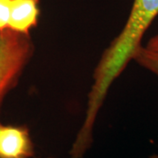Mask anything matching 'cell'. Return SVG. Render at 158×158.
Returning a JSON list of instances; mask_svg holds the SVG:
<instances>
[{
	"instance_id": "cell-1",
	"label": "cell",
	"mask_w": 158,
	"mask_h": 158,
	"mask_svg": "<svg viewBox=\"0 0 158 158\" xmlns=\"http://www.w3.org/2000/svg\"><path fill=\"white\" fill-rule=\"evenodd\" d=\"M157 15L158 0H134L124 27L103 53L93 72L85 118L77 134L79 141L93 140L94 126L108 90L133 60L145 32Z\"/></svg>"
},
{
	"instance_id": "cell-2",
	"label": "cell",
	"mask_w": 158,
	"mask_h": 158,
	"mask_svg": "<svg viewBox=\"0 0 158 158\" xmlns=\"http://www.w3.org/2000/svg\"><path fill=\"white\" fill-rule=\"evenodd\" d=\"M34 53L29 34L10 28L0 31V112L6 95L17 85Z\"/></svg>"
},
{
	"instance_id": "cell-3",
	"label": "cell",
	"mask_w": 158,
	"mask_h": 158,
	"mask_svg": "<svg viewBox=\"0 0 158 158\" xmlns=\"http://www.w3.org/2000/svg\"><path fill=\"white\" fill-rule=\"evenodd\" d=\"M34 144L25 127H0V158H30L34 156Z\"/></svg>"
},
{
	"instance_id": "cell-4",
	"label": "cell",
	"mask_w": 158,
	"mask_h": 158,
	"mask_svg": "<svg viewBox=\"0 0 158 158\" xmlns=\"http://www.w3.org/2000/svg\"><path fill=\"white\" fill-rule=\"evenodd\" d=\"M39 13V0H11L9 28L29 34L37 25Z\"/></svg>"
},
{
	"instance_id": "cell-5",
	"label": "cell",
	"mask_w": 158,
	"mask_h": 158,
	"mask_svg": "<svg viewBox=\"0 0 158 158\" xmlns=\"http://www.w3.org/2000/svg\"><path fill=\"white\" fill-rule=\"evenodd\" d=\"M133 60L141 67L158 77V52L149 50L141 45L136 49Z\"/></svg>"
},
{
	"instance_id": "cell-6",
	"label": "cell",
	"mask_w": 158,
	"mask_h": 158,
	"mask_svg": "<svg viewBox=\"0 0 158 158\" xmlns=\"http://www.w3.org/2000/svg\"><path fill=\"white\" fill-rule=\"evenodd\" d=\"M11 0H0V31L9 28Z\"/></svg>"
},
{
	"instance_id": "cell-7",
	"label": "cell",
	"mask_w": 158,
	"mask_h": 158,
	"mask_svg": "<svg viewBox=\"0 0 158 158\" xmlns=\"http://www.w3.org/2000/svg\"><path fill=\"white\" fill-rule=\"evenodd\" d=\"M145 47L149 50L158 52V34L153 36L152 38H150L149 40L148 41L147 46H145Z\"/></svg>"
},
{
	"instance_id": "cell-8",
	"label": "cell",
	"mask_w": 158,
	"mask_h": 158,
	"mask_svg": "<svg viewBox=\"0 0 158 158\" xmlns=\"http://www.w3.org/2000/svg\"><path fill=\"white\" fill-rule=\"evenodd\" d=\"M150 158H158V152L156 153V154H154V155H152V156H150Z\"/></svg>"
},
{
	"instance_id": "cell-9",
	"label": "cell",
	"mask_w": 158,
	"mask_h": 158,
	"mask_svg": "<svg viewBox=\"0 0 158 158\" xmlns=\"http://www.w3.org/2000/svg\"><path fill=\"white\" fill-rule=\"evenodd\" d=\"M1 125H2V124H1V123H0V127H1Z\"/></svg>"
},
{
	"instance_id": "cell-10",
	"label": "cell",
	"mask_w": 158,
	"mask_h": 158,
	"mask_svg": "<svg viewBox=\"0 0 158 158\" xmlns=\"http://www.w3.org/2000/svg\"><path fill=\"white\" fill-rule=\"evenodd\" d=\"M49 158H52V157H49Z\"/></svg>"
}]
</instances>
